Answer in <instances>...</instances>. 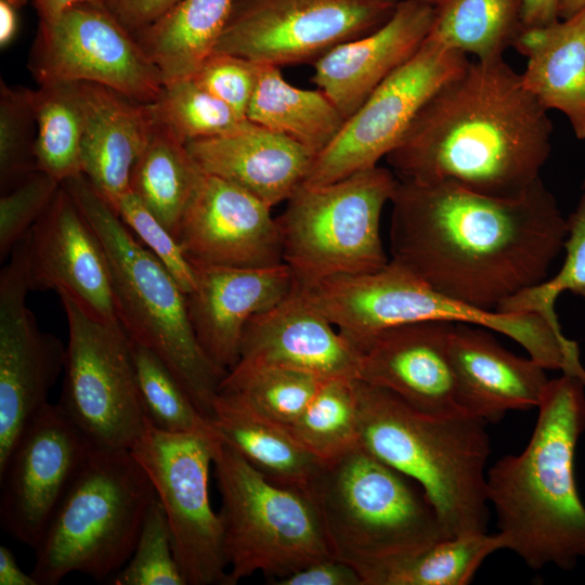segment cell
<instances>
[{
  "label": "cell",
  "mask_w": 585,
  "mask_h": 585,
  "mask_svg": "<svg viewBox=\"0 0 585 585\" xmlns=\"http://www.w3.org/2000/svg\"><path fill=\"white\" fill-rule=\"evenodd\" d=\"M390 203L391 261L489 312L547 280L568 235L567 219L541 179L516 197L399 180Z\"/></svg>",
  "instance_id": "cell-1"
},
{
  "label": "cell",
  "mask_w": 585,
  "mask_h": 585,
  "mask_svg": "<svg viewBox=\"0 0 585 585\" xmlns=\"http://www.w3.org/2000/svg\"><path fill=\"white\" fill-rule=\"evenodd\" d=\"M552 123L504 57L470 61L421 107L386 160L400 181L516 197L541 179Z\"/></svg>",
  "instance_id": "cell-2"
},
{
  "label": "cell",
  "mask_w": 585,
  "mask_h": 585,
  "mask_svg": "<svg viewBox=\"0 0 585 585\" xmlns=\"http://www.w3.org/2000/svg\"><path fill=\"white\" fill-rule=\"evenodd\" d=\"M532 435L517 455L486 472L505 549L534 570H573L585 559V505L575 482L574 458L585 431V384L562 374L549 379Z\"/></svg>",
  "instance_id": "cell-3"
},
{
  "label": "cell",
  "mask_w": 585,
  "mask_h": 585,
  "mask_svg": "<svg viewBox=\"0 0 585 585\" xmlns=\"http://www.w3.org/2000/svg\"><path fill=\"white\" fill-rule=\"evenodd\" d=\"M361 446L414 480L452 536L485 533L491 442L480 417L432 416L356 380Z\"/></svg>",
  "instance_id": "cell-4"
},
{
  "label": "cell",
  "mask_w": 585,
  "mask_h": 585,
  "mask_svg": "<svg viewBox=\"0 0 585 585\" xmlns=\"http://www.w3.org/2000/svg\"><path fill=\"white\" fill-rule=\"evenodd\" d=\"M62 184L106 253L116 315L127 335L167 365L210 420L213 401L227 372L202 349L188 317L185 294L83 174Z\"/></svg>",
  "instance_id": "cell-5"
},
{
  "label": "cell",
  "mask_w": 585,
  "mask_h": 585,
  "mask_svg": "<svg viewBox=\"0 0 585 585\" xmlns=\"http://www.w3.org/2000/svg\"><path fill=\"white\" fill-rule=\"evenodd\" d=\"M334 556L365 580L452 535L422 489L359 446L324 464L310 491Z\"/></svg>",
  "instance_id": "cell-6"
},
{
  "label": "cell",
  "mask_w": 585,
  "mask_h": 585,
  "mask_svg": "<svg viewBox=\"0 0 585 585\" xmlns=\"http://www.w3.org/2000/svg\"><path fill=\"white\" fill-rule=\"evenodd\" d=\"M156 498L128 448L94 446L79 466L35 548L31 575L56 585L73 572L101 581L131 557Z\"/></svg>",
  "instance_id": "cell-7"
},
{
  "label": "cell",
  "mask_w": 585,
  "mask_h": 585,
  "mask_svg": "<svg viewBox=\"0 0 585 585\" xmlns=\"http://www.w3.org/2000/svg\"><path fill=\"white\" fill-rule=\"evenodd\" d=\"M301 292L352 344L393 325L466 323L511 338L546 369L567 375L583 369L577 343L556 333L541 315L469 307L434 290L391 260L375 272L330 277Z\"/></svg>",
  "instance_id": "cell-8"
},
{
  "label": "cell",
  "mask_w": 585,
  "mask_h": 585,
  "mask_svg": "<svg viewBox=\"0 0 585 585\" xmlns=\"http://www.w3.org/2000/svg\"><path fill=\"white\" fill-rule=\"evenodd\" d=\"M212 465L229 585L256 572L275 582L335 557L310 493L270 481L217 431Z\"/></svg>",
  "instance_id": "cell-9"
},
{
  "label": "cell",
  "mask_w": 585,
  "mask_h": 585,
  "mask_svg": "<svg viewBox=\"0 0 585 585\" xmlns=\"http://www.w3.org/2000/svg\"><path fill=\"white\" fill-rule=\"evenodd\" d=\"M398 182L391 170L375 166L296 190L276 217L294 287L308 290L327 278L372 273L389 262L380 218Z\"/></svg>",
  "instance_id": "cell-10"
},
{
  "label": "cell",
  "mask_w": 585,
  "mask_h": 585,
  "mask_svg": "<svg viewBox=\"0 0 585 585\" xmlns=\"http://www.w3.org/2000/svg\"><path fill=\"white\" fill-rule=\"evenodd\" d=\"M60 297L68 343L58 405L94 446L130 450L146 417L130 338L120 322L100 321Z\"/></svg>",
  "instance_id": "cell-11"
},
{
  "label": "cell",
  "mask_w": 585,
  "mask_h": 585,
  "mask_svg": "<svg viewBox=\"0 0 585 585\" xmlns=\"http://www.w3.org/2000/svg\"><path fill=\"white\" fill-rule=\"evenodd\" d=\"M214 435L213 427L206 432L164 431L145 417L130 448L164 508L186 585H229L220 519L208 491Z\"/></svg>",
  "instance_id": "cell-12"
},
{
  "label": "cell",
  "mask_w": 585,
  "mask_h": 585,
  "mask_svg": "<svg viewBox=\"0 0 585 585\" xmlns=\"http://www.w3.org/2000/svg\"><path fill=\"white\" fill-rule=\"evenodd\" d=\"M399 1L233 0L213 52L260 65H313L335 47L379 28Z\"/></svg>",
  "instance_id": "cell-13"
},
{
  "label": "cell",
  "mask_w": 585,
  "mask_h": 585,
  "mask_svg": "<svg viewBox=\"0 0 585 585\" xmlns=\"http://www.w3.org/2000/svg\"><path fill=\"white\" fill-rule=\"evenodd\" d=\"M470 60L429 37L346 119L318 154L303 184L323 185L378 166L396 147L427 101Z\"/></svg>",
  "instance_id": "cell-14"
},
{
  "label": "cell",
  "mask_w": 585,
  "mask_h": 585,
  "mask_svg": "<svg viewBox=\"0 0 585 585\" xmlns=\"http://www.w3.org/2000/svg\"><path fill=\"white\" fill-rule=\"evenodd\" d=\"M29 68L39 84L93 82L142 104L155 102L164 89L135 37L107 6L87 3L39 21Z\"/></svg>",
  "instance_id": "cell-15"
},
{
  "label": "cell",
  "mask_w": 585,
  "mask_h": 585,
  "mask_svg": "<svg viewBox=\"0 0 585 585\" xmlns=\"http://www.w3.org/2000/svg\"><path fill=\"white\" fill-rule=\"evenodd\" d=\"M93 447L58 404H44L0 466L2 529L35 549Z\"/></svg>",
  "instance_id": "cell-16"
},
{
  "label": "cell",
  "mask_w": 585,
  "mask_h": 585,
  "mask_svg": "<svg viewBox=\"0 0 585 585\" xmlns=\"http://www.w3.org/2000/svg\"><path fill=\"white\" fill-rule=\"evenodd\" d=\"M30 291L21 240L0 273V466L64 370L66 347L42 332L26 306Z\"/></svg>",
  "instance_id": "cell-17"
},
{
  "label": "cell",
  "mask_w": 585,
  "mask_h": 585,
  "mask_svg": "<svg viewBox=\"0 0 585 585\" xmlns=\"http://www.w3.org/2000/svg\"><path fill=\"white\" fill-rule=\"evenodd\" d=\"M263 202L204 173L174 237L191 264L271 268L284 263L280 227Z\"/></svg>",
  "instance_id": "cell-18"
},
{
  "label": "cell",
  "mask_w": 585,
  "mask_h": 585,
  "mask_svg": "<svg viewBox=\"0 0 585 585\" xmlns=\"http://www.w3.org/2000/svg\"><path fill=\"white\" fill-rule=\"evenodd\" d=\"M22 240L30 290L53 289L100 321L119 322L106 253L63 184Z\"/></svg>",
  "instance_id": "cell-19"
},
{
  "label": "cell",
  "mask_w": 585,
  "mask_h": 585,
  "mask_svg": "<svg viewBox=\"0 0 585 585\" xmlns=\"http://www.w3.org/2000/svg\"><path fill=\"white\" fill-rule=\"evenodd\" d=\"M453 323L393 325L356 342L359 379L393 392L428 415H468L448 355Z\"/></svg>",
  "instance_id": "cell-20"
},
{
  "label": "cell",
  "mask_w": 585,
  "mask_h": 585,
  "mask_svg": "<svg viewBox=\"0 0 585 585\" xmlns=\"http://www.w3.org/2000/svg\"><path fill=\"white\" fill-rule=\"evenodd\" d=\"M192 265L195 287L185 300L193 330L207 356L229 372L240 360L248 322L291 291V272L285 263L259 269Z\"/></svg>",
  "instance_id": "cell-21"
},
{
  "label": "cell",
  "mask_w": 585,
  "mask_h": 585,
  "mask_svg": "<svg viewBox=\"0 0 585 585\" xmlns=\"http://www.w3.org/2000/svg\"><path fill=\"white\" fill-rule=\"evenodd\" d=\"M435 6L400 0L379 28L341 43L314 64L312 81L336 105L344 119L422 46L430 34Z\"/></svg>",
  "instance_id": "cell-22"
},
{
  "label": "cell",
  "mask_w": 585,
  "mask_h": 585,
  "mask_svg": "<svg viewBox=\"0 0 585 585\" xmlns=\"http://www.w3.org/2000/svg\"><path fill=\"white\" fill-rule=\"evenodd\" d=\"M240 360L292 368L324 380L359 379L358 350L296 287L248 322Z\"/></svg>",
  "instance_id": "cell-23"
},
{
  "label": "cell",
  "mask_w": 585,
  "mask_h": 585,
  "mask_svg": "<svg viewBox=\"0 0 585 585\" xmlns=\"http://www.w3.org/2000/svg\"><path fill=\"white\" fill-rule=\"evenodd\" d=\"M484 327L453 323L448 355L470 416L498 421L508 411L537 407L549 381L546 368L518 356Z\"/></svg>",
  "instance_id": "cell-24"
},
{
  "label": "cell",
  "mask_w": 585,
  "mask_h": 585,
  "mask_svg": "<svg viewBox=\"0 0 585 585\" xmlns=\"http://www.w3.org/2000/svg\"><path fill=\"white\" fill-rule=\"evenodd\" d=\"M185 145L204 173L237 185L270 208L303 184L315 159L291 139L248 119L231 133Z\"/></svg>",
  "instance_id": "cell-25"
},
{
  "label": "cell",
  "mask_w": 585,
  "mask_h": 585,
  "mask_svg": "<svg viewBox=\"0 0 585 585\" xmlns=\"http://www.w3.org/2000/svg\"><path fill=\"white\" fill-rule=\"evenodd\" d=\"M78 84L83 109L81 171L112 207L131 190V172L147 143L153 115L148 104L108 87Z\"/></svg>",
  "instance_id": "cell-26"
},
{
  "label": "cell",
  "mask_w": 585,
  "mask_h": 585,
  "mask_svg": "<svg viewBox=\"0 0 585 585\" xmlns=\"http://www.w3.org/2000/svg\"><path fill=\"white\" fill-rule=\"evenodd\" d=\"M514 48L526 57L524 87L545 109L569 119L585 139V8L570 18L523 29Z\"/></svg>",
  "instance_id": "cell-27"
},
{
  "label": "cell",
  "mask_w": 585,
  "mask_h": 585,
  "mask_svg": "<svg viewBox=\"0 0 585 585\" xmlns=\"http://www.w3.org/2000/svg\"><path fill=\"white\" fill-rule=\"evenodd\" d=\"M210 424L266 479L310 493L323 464L285 428L223 393L213 401Z\"/></svg>",
  "instance_id": "cell-28"
},
{
  "label": "cell",
  "mask_w": 585,
  "mask_h": 585,
  "mask_svg": "<svg viewBox=\"0 0 585 585\" xmlns=\"http://www.w3.org/2000/svg\"><path fill=\"white\" fill-rule=\"evenodd\" d=\"M233 0H181L133 35L161 75L164 86L195 75L213 52Z\"/></svg>",
  "instance_id": "cell-29"
},
{
  "label": "cell",
  "mask_w": 585,
  "mask_h": 585,
  "mask_svg": "<svg viewBox=\"0 0 585 585\" xmlns=\"http://www.w3.org/2000/svg\"><path fill=\"white\" fill-rule=\"evenodd\" d=\"M246 118L285 135L315 157L337 136L346 119L322 90L290 84L281 67L260 65Z\"/></svg>",
  "instance_id": "cell-30"
},
{
  "label": "cell",
  "mask_w": 585,
  "mask_h": 585,
  "mask_svg": "<svg viewBox=\"0 0 585 585\" xmlns=\"http://www.w3.org/2000/svg\"><path fill=\"white\" fill-rule=\"evenodd\" d=\"M203 176L186 145L153 115L130 188L173 236Z\"/></svg>",
  "instance_id": "cell-31"
},
{
  "label": "cell",
  "mask_w": 585,
  "mask_h": 585,
  "mask_svg": "<svg viewBox=\"0 0 585 585\" xmlns=\"http://www.w3.org/2000/svg\"><path fill=\"white\" fill-rule=\"evenodd\" d=\"M522 31V0H442L429 38L477 60L503 57Z\"/></svg>",
  "instance_id": "cell-32"
},
{
  "label": "cell",
  "mask_w": 585,
  "mask_h": 585,
  "mask_svg": "<svg viewBox=\"0 0 585 585\" xmlns=\"http://www.w3.org/2000/svg\"><path fill=\"white\" fill-rule=\"evenodd\" d=\"M36 118L35 157L61 183L82 174L83 109L78 82H48L31 90Z\"/></svg>",
  "instance_id": "cell-33"
},
{
  "label": "cell",
  "mask_w": 585,
  "mask_h": 585,
  "mask_svg": "<svg viewBox=\"0 0 585 585\" xmlns=\"http://www.w3.org/2000/svg\"><path fill=\"white\" fill-rule=\"evenodd\" d=\"M499 549L505 541L498 532L451 536L376 571L364 585H467Z\"/></svg>",
  "instance_id": "cell-34"
},
{
  "label": "cell",
  "mask_w": 585,
  "mask_h": 585,
  "mask_svg": "<svg viewBox=\"0 0 585 585\" xmlns=\"http://www.w3.org/2000/svg\"><path fill=\"white\" fill-rule=\"evenodd\" d=\"M324 381L297 369L239 360L226 373L218 393L237 399L287 429L302 414Z\"/></svg>",
  "instance_id": "cell-35"
},
{
  "label": "cell",
  "mask_w": 585,
  "mask_h": 585,
  "mask_svg": "<svg viewBox=\"0 0 585 585\" xmlns=\"http://www.w3.org/2000/svg\"><path fill=\"white\" fill-rule=\"evenodd\" d=\"M356 380H325L302 414L286 429L323 465L361 446Z\"/></svg>",
  "instance_id": "cell-36"
},
{
  "label": "cell",
  "mask_w": 585,
  "mask_h": 585,
  "mask_svg": "<svg viewBox=\"0 0 585 585\" xmlns=\"http://www.w3.org/2000/svg\"><path fill=\"white\" fill-rule=\"evenodd\" d=\"M148 105L154 117L184 144L231 133L247 120L193 77L165 84L159 98Z\"/></svg>",
  "instance_id": "cell-37"
},
{
  "label": "cell",
  "mask_w": 585,
  "mask_h": 585,
  "mask_svg": "<svg viewBox=\"0 0 585 585\" xmlns=\"http://www.w3.org/2000/svg\"><path fill=\"white\" fill-rule=\"evenodd\" d=\"M131 341L142 405L157 428L173 432H206L210 421L198 411L167 365L150 349Z\"/></svg>",
  "instance_id": "cell-38"
},
{
  "label": "cell",
  "mask_w": 585,
  "mask_h": 585,
  "mask_svg": "<svg viewBox=\"0 0 585 585\" xmlns=\"http://www.w3.org/2000/svg\"><path fill=\"white\" fill-rule=\"evenodd\" d=\"M567 227L563 245L566 259L559 272L507 299L497 308V312L538 314L556 333L564 335L555 311L557 298L570 291L585 299V192L569 214Z\"/></svg>",
  "instance_id": "cell-39"
},
{
  "label": "cell",
  "mask_w": 585,
  "mask_h": 585,
  "mask_svg": "<svg viewBox=\"0 0 585 585\" xmlns=\"http://www.w3.org/2000/svg\"><path fill=\"white\" fill-rule=\"evenodd\" d=\"M31 90L0 83V187L6 192L37 170Z\"/></svg>",
  "instance_id": "cell-40"
},
{
  "label": "cell",
  "mask_w": 585,
  "mask_h": 585,
  "mask_svg": "<svg viewBox=\"0 0 585 585\" xmlns=\"http://www.w3.org/2000/svg\"><path fill=\"white\" fill-rule=\"evenodd\" d=\"M114 585H186L174 558L164 508L156 498L144 518L134 550Z\"/></svg>",
  "instance_id": "cell-41"
},
{
  "label": "cell",
  "mask_w": 585,
  "mask_h": 585,
  "mask_svg": "<svg viewBox=\"0 0 585 585\" xmlns=\"http://www.w3.org/2000/svg\"><path fill=\"white\" fill-rule=\"evenodd\" d=\"M62 183L35 170L0 197V260L12 253L53 202Z\"/></svg>",
  "instance_id": "cell-42"
},
{
  "label": "cell",
  "mask_w": 585,
  "mask_h": 585,
  "mask_svg": "<svg viewBox=\"0 0 585 585\" xmlns=\"http://www.w3.org/2000/svg\"><path fill=\"white\" fill-rule=\"evenodd\" d=\"M112 209L131 231L171 273L186 295L195 287V272L176 237L152 213L142 200L130 190L125 193Z\"/></svg>",
  "instance_id": "cell-43"
},
{
  "label": "cell",
  "mask_w": 585,
  "mask_h": 585,
  "mask_svg": "<svg viewBox=\"0 0 585 585\" xmlns=\"http://www.w3.org/2000/svg\"><path fill=\"white\" fill-rule=\"evenodd\" d=\"M259 69L260 64L245 57L212 52L203 62L193 78L237 115L246 118Z\"/></svg>",
  "instance_id": "cell-44"
},
{
  "label": "cell",
  "mask_w": 585,
  "mask_h": 585,
  "mask_svg": "<svg viewBox=\"0 0 585 585\" xmlns=\"http://www.w3.org/2000/svg\"><path fill=\"white\" fill-rule=\"evenodd\" d=\"M274 585H362L359 572L350 564L328 557L273 582Z\"/></svg>",
  "instance_id": "cell-45"
},
{
  "label": "cell",
  "mask_w": 585,
  "mask_h": 585,
  "mask_svg": "<svg viewBox=\"0 0 585 585\" xmlns=\"http://www.w3.org/2000/svg\"><path fill=\"white\" fill-rule=\"evenodd\" d=\"M181 0H106L108 11L132 35L165 15Z\"/></svg>",
  "instance_id": "cell-46"
},
{
  "label": "cell",
  "mask_w": 585,
  "mask_h": 585,
  "mask_svg": "<svg viewBox=\"0 0 585 585\" xmlns=\"http://www.w3.org/2000/svg\"><path fill=\"white\" fill-rule=\"evenodd\" d=\"M560 0H522V30L559 21Z\"/></svg>",
  "instance_id": "cell-47"
},
{
  "label": "cell",
  "mask_w": 585,
  "mask_h": 585,
  "mask_svg": "<svg viewBox=\"0 0 585 585\" xmlns=\"http://www.w3.org/2000/svg\"><path fill=\"white\" fill-rule=\"evenodd\" d=\"M0 585H38L31 573L20 568L13 552L4 545L0 546Z\"/></svg>",
  "instance_id": "cell-48"
},
{
  "label": "cell",
  "mask_w": 585,
  "mask_h": 585,
  "mask_svg": "<svg viewBox=\"0 0 585 585\" xmlns=\"http://www.w3.org/2000/svg\"><path fill=\"white\" fill-rule=\"evenodd\" d=\"M26 0H0V46L5 48L17 31V9Z\"/></svg>",
  "instance_id": "cell-49"
},
{
  "label": "cell",
  "mask_w": 585,
  "mask_h": 585,
  "mask_svg": "<svg viewBox=\"0 0 585 585\" xmlns=\"http://www.w3.org/2000/svg\"><path fill=\"white\" fill-rule=\"evenodd\" d=\"M40 21H49L76 4L106 6V0H32Z\"/></svg>",
  "instance_id": "cell-50"
},
{
  "label": "cell",
  "mask_w": 585,
  "mask_h": 585,
  "mask_svg": "<svg viewBox=\"0 0 585 585\" xmlns=\"http://www.w3.org/2000/svg\"><path fill=\"white\" fill-rule=\"evenodd\" d=\"M585 8V0H560L559 18L567 20Z\"/></svg>",
  "instance_id": "cell-51"
},
{
  "label": "cell",
  "mask_w": 585,
  "mask_h": 585,
  "mask_svg": "<svg viewBox=\"0 0 585 585\" xmlns=\"http://www.w3.org/2000/svg\"><path fill=\"white\" fill-rule=\"evenodd\" d=\"M437 6L442 0H418Z\"/></svg>",
  "instance_id": "cell-52"
}]
</instances>
